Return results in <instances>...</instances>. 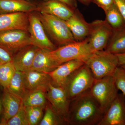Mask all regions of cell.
Segmentation results:
<instances>
[{
  "label": "cell",
  "instance_id": "cell-38",
  "mask_svg": "<svg viewBox=\"0 0 125 125\" xmlns=\"http://www.w3.org/2000/svg\"><path fill=\"white\" fill-rule=\"evenodd\" d=\"M43 0V1H47V0Z\"/></svg>",
  "mask_w": 125,
  "mask_h": 125
},
{
  "label": "cell",
  "instance_id": "cell-35",
  "mask_svg": "<svg viewBox=\"0 0 125 125\" xmlns=\"http://www.w3.org/2000/svg\"><path fill=\"white\" fill-rule=\"evenodd\" d=\"M78 1L87 6H88L91 2V0H78Z\"/></svg>",
  "mask_w": 125,
  "mask_h": 125
},
{
  "label": "cell",
  "instance_id": "cell-30",
  "mask_svg": "<svg viewBox=\"0 0 125 125\" xmlns=\"http://www.w3.org/2000/svg\"><path fill=\"white\" fill-rule=\"evenodd\" d=\"M13 56L10 52L0 47V65L12 62Z\"/></svg>",
  "mask_w": 125,
  "mask_h": 125
},
{
  "label": "cell",
  "instance_id": "cell-22",
  "mask_svg": "<svg viewBox=\"0 0 125 125\" xmlns=\"http://www.w3.org/2000/svg\"><path fill=\"white\" fill-rule=\"evenodd\" d=\"M120 31L113 32L104 50L115 54L125 52V31Z\"/></svg>",
  "mask_w": 125,
  "mask_h": 125
},
{
  "label": "cell",
  "instance_id": "cell-34",
  "mask_svg": "<svg viewBox=\"0 0 125 125\" xmlns=\"http://www.w3.org/2000/svg\"><path fill=\"white\" fill-rule=\"evenodd\" d=\"M115 55L118 58L119 66L125 64V52L116 54Z\"/></svg>",
  "mask_w": 125,
  "mask_h": 125
},
{
  "label": "cell",
  "instance_id": "cell-33",
  "mask_svg": "<svg viewBox=\"0 0 125 125\" xmlns=\"http://www.w3.org/2000/svg\"><path fill=\"white\" fill-rule=\"evenodd\" d=\"M69 6L72 9L75 10L77 9L78 0H58Z\"/></svg>",
  "mask_w": 125,
  "mask_h": 125
},
{
  "label": "cell",
  "instance_id": "cell-21",
  "mask_svg": "<svg viewBox=\"0 0 125 125\" xmlns=\"http://www.w3.org/2000/svg\"><path fill=\"white\" fill-rule=\"evenodd\" d=\"M46 91L45 90L42 89L29 90L22 98L24 106L45 108L47 106Z\"/></svg>",
  "mask_w": 125,
  "mask_h": 125
},
{
  "label": "cell",
  "instance_id": "cell-9",
  "mask_svg": "<svg viewBox=\"0 0 125 125\" xmlns=\"http://www.w3.org/2000/svg\"><path fill=\"white\" fill-rule=\"evenodd\" d=\"M33 45L28 31L12 29L0 31V47L12 55L23 47Z\"/></svg>",
  "mask_w": 125,
  "mask_h": 125
},
{
  "label": "cell",
  "instance_id": "cell-29",
  "mask_svg": "<svg viewBox=\"0 0 125 125\" xmlns=\"http://www.w3.org/2000/svg\"><path fill=\"white\" fill-rule=\"evenodd\" d=\"M113 76L117 89L121 91L125 95V71L122 67L118 66Z\"/></svg>",
  "mask_w": 125,
  "mask_h": 125
},
{
  "label": "cell",
  "instance_id": "cell-36",
  "mask_svg": "<svg viewBox=\"0 0 125 125\" xmlns=\"http://www.w3.org/2000/svg\"><path fill=\"white\" fill-rule=\"evenodd\" d=\"M2 108L3 107H2V102L0 100V114L2 111Z\"/></svg>",
  "mask_w": 125,
  "mask_h": 125
},
{
  "label": "cell",
  "instance_id": "cell-1",
  "mask_svg": "<svg viewBox=\"0 0 125 125\" xmlns=\"http://www.w3.org/2000/svg\"><path fill=\"white\" fill-rule=\"evenodd\" d=\"M89 90L70 101L68 125H98L102 120L104 112Z\"/></svg>",
  "mask_w": 125,
  "mask_h": 125
},
{
  "label": "cell",
  "instance_id": "cell-6",
  "mask_svg": "<svg viewBox=\"0 0 125 125\" xmlns=\"http://www.w3.org/2000/svg\"><path fill=\"white\" fill-rule=\"evenodd\" d=\"M113 75L94 79L89 92L104 113L118 94Z\"/></svg>",
  "mask_w": 125,
  "mask_h": 125
},
{
  "label": "cell",
  "instance_id": "cell-20",
  "mask_svg": "<svg viewBox=\"0 0 125 125\" xmlns=\"http://www.w3.org/2000/svg\"><path fill=\"white\" fill-rule=\"evenodd\" d=\"M49 51L39 48L30 70L48 73L55 70L57 67L49 57Z\"/></svg>",
  "mask_w": 125,
  "mask_h": 125
},
{
  "label": "cell",
  "instance_id": "cell-2",
  "mask_svg": "<svg viewBox=\"0 0 125 125\" xmlns=\"http://www.w3.org/2000/svg\"><path fill=\"white\" fill-rule=\"evenodd\" d=\"M37 13L47 35L57 47L76 41L65 21L48 14Z\"/></svg>",
  "mask_w": 125,
  "mask_h": 125
},
{
  "label": "cell",
  "instance_id": "cell-26",
  "mask_svg": "<svg viewBox=\"0 0 125 125\" xmlns=\"http://www.w3.org/2000/svg\"><path fill=\"white\" fill-rule=\"evenodd\" d=\"M65 125L64 123L56 114L51 105H48L43 116L39 123L40 125Z\"/></svg>",
  "mask_w": 125,
  "mask_h": 125
},
{
  "label": "cell",
  "instance_id": "cell-28",
  "mask_svg": "<svg viewBox=\"0 0 125 125\" xmlns=\"http://www.w3.org/2000/svg\"><path fill=\"white\" fill-rule=\"evenodd\" d=\"M5 125H29L25 108L23 103L17 113L10 118Z\"/></svg>",
  "mask_w": 125,
  "mask_h": 125
},
{
  "label": "cell",
  "instance_id": "cell-14",
  "mask_svg": "<svg viewBox=\"0 0 125 125\" xmlns=\"http://www.w3.org/2000/svg\"><path fill=\"white\" fill-rule=\"evenodd\" d=\"M84 64L85 62L82 60L70 61L60 65L52 71L46 73L51 77L52 83L62 87L68 77Z\"/></svg>",
  "mask_w": 125,
  "mask_h": 125
},
{
  "label": "cell",
  "instance_id": "cell-24",
  "mask_svg": "<svg viewBox=\"0 0 125 125\" xmlns=\"http://www.w3.org/2000/svg\"><path fill=\"white\" fill-rule=\"evenodd\" d=\"M104 11L106 16L105 20L113 31L120 29L123 27L125 20L115 3Z\"/></svg>",
  "mask_w": 125,
  "mask_h": 125
},
{
  "label": "cell",
  "instance_id": "cell-3",
  "mask_svg": "<svg viewBox=\"0 0 125 125\" xmlns=\"http://www.w3.org/2000/svg\"><path fill=\"white\" fill-rule=\"evenodd\" d=\"M93 53L88 38L81 42H75L57 47L49 51L50 58L57 67L69 61L80 60L84 62Z\"/></svg>",
  "mask_w": 125,
  "mask_h": 125
},
{
  "label": "cell",
  "instance_id": "cell-18",
  "mask_svg": "<svg viewBox=\"0 0 125 125\" xmlns=\"http://www.w3.org/2000/svg\"><path fill=\"white\" fill-rule=\"evenodd\" d=\"M23 73L25 86L28 91L38 89L46 90L52 81L48 74L45 72L30 70Z\"/></svg>",
  "mask_w": 125,
  "mask_h": 125
},
{
  "label": "cell",
  "instance_id": "cell-32",
  "mask_svg": "<svg viewBox=\"0 0 125 125\" xmlns=\"http://www.w3.org/2000/svg\"><path fill=\"white\" fill-rule=\"evenodd\" d=\"M125 22V0H113Z\"/></svg>",
  "mask_w": 125,
  "mask_h": 125
},
{
  "label": "cell",
  "instance_id": "cell-17",
  "mask_svg": "<svg viewBox=\"0 0 125 125\" xmlns=\"http://www.w3.org/2000/svg\"><path fill=\"white\" fill-rule=\"evenodd\" d=\"M2 99L4 113L0 125H5L6 122L14 116L20 109L22 104V99L4 89Z\"/></svg>",
  "mask_w": 125,
  "mask_h": 125
},
{
  "label": "cell",
  "instance_id": "cell-5",
  "mask_svg": "<svg viewBox=\"0 0 125 125\" xmlns=\"http://www.w3.org/2000/svg\"><path fill=\"white\" fill-rule=\"evenodd\" d=\"M94 80L91 71L85 63L68 77L62 87L71 101L89 91Z\"/></svg>",
  "mask_w": 125,
  "mask_h": 125
},
{
  "label": "cell",
  "instance_id": "cell-12",
  "mask_svg": "<svg viewBox=\"0 0 125 125\" xmlns=\"http://www.w3.org/2000/svg\"><path fill=\"white\" fill-rule=\"evenodd\" d=\"M36 4L38 12L54 16L65 21L73 15L75 10L58 0H42Z\"/></svg>",
  "mask_w": 125,
  "mask_h": 125
},
{
  "label": "cell",
  "instance_id": "cell-37",
  "mask_svg": "<svg viewBox=\"0 0 125 125\" xmlns=\"http://www.w3.org/2000/svg\"><path fill=\"white\" fill-rule=\"evenodd\" d=\"M120 66L121 67H122V68H123V69L124 70V71H125V64L121 65Z\"/></svg>",
  "mask_w": 125,
  "mask_h": 125
},
{
  "label": "cell",
  "instance_id": "cell-23",
  "mask_svg": "<svg viewBox=\"0 0 125 125\" xmlns=\"http://www.w3.org/2000/svg\"><path fill=\"white\" fill-rule=\"evenodd\" d=\"M5 89L22 99L28 91L25 86L22 72L16 70L10 83Z\"/></svg>",
  "mask_w": 125,
  "mask_h": 125
},
{
  "label": "cell",
  "instance_id": "cell-15",
  "mask_svg": "<svg viewBox=\"0 0 125 125\" xmlns=\"http://www.w3.org/2000/svg\"><path fill=\"white\" fill-rule=\"evenodd\" d=\"M28 13L19 12L0 15V31L20 29L28 31Z\"/></svg>",
  "mask_w": 125,
  "mask_h": 125
},
{
  "label": "cell",
  "instance_id": "cell-19",
  "mask_svg": "<svg viewBox=\"0 0 125 125\" xmlns=\"http://www.w3.org/2000/svg\"><path fill=\"white\" fill-rule=\"evenodd\" d=\"M36 11H38L36 4L27 0H0V15Z\"/></svg>",
  "mask_w": 125,
  "mask_h": 125
},
{
  "label": "cell",
  "instance_id": "cell-7",
  "mask_svg": "<svg viewBox=\"0 0 125 125\" xmlns=\"http://www.w3.org/2000/svg\"><path fill=\"white\" fill-rule=\"evenodd\" d=\"M47 99L54 111L65 124H68L70 100L63 87L51 81L46 90Z\"/></svg>",
  "mask_w": 125,
  "mask_h": 125
},
{
  "label": "cell",
  "instance_id": "cell-27",
  "mask_svg": "<svg viewBox=\"0 0 125 125\" xmlns=\"http://www.w3.org/2000/svg\"><path fill=\"white\" fill-rule=\"evenodd\" d=\"M24 107L29 125H38L42 118L44 108L37 107Z\"/></svg>",
  "mask_w": 125,
  "mask_h": 125
},
{
  "label": "cell",
  "instance_id": "cell-4",
  "mask_svg": "<svg viewBox=\"0 0 125 125\" xmlns=\"http://www.w3.org/2000/svg\"><path fill=\"white\" fill-rule=\"evenodd\" d=\"M85 63L91 71L94 79L113 75L119 66L116 55L105 50L93 52Z\"/></svg>",
  "mask_w": 125,
  "mask_h": 125
},
{
  "label": "cell",
  "instance_id": "cell-11",
  "mask_svg": "<svg viewBox=\"0 0 125 125\" xmlns=\"http://www.w3.org/2000/svg\"><path fill=\"white\" fill-rule=\"evenodd\" d=\"M98 125H125V95L118 94Z\"/></svg>",
  "mask_w": 125,
  "mask_h": 125
},
{
  "label": "cell",
  "instance_id": "cell-16",
  "mask_svg": "<svg viewBox=\"0 0 125 125\" xmlns=\"http://www.w3.org/2000/svg\"><path fill=\"white\" fill-rule=\"evenodd\" d=\"M39 48L33 45H27L14 53L12 62L16 70L23 72L29 70Z\"/></svg>",
  "mask_w": 125,
  "mask_h": 125
},
{
  "label": "cell",
  "instance_id": "cell-25",
  "mask_svg": "<svg viewBox=\"0 0 125 125\" xmlns=\"http://www.w3.org/2000/svg\"><path fill=\"white\" fill-rule=\"evenodd\" d=\"M16 69L12 62L0 65V85L6 89L15 73Z\"/></svg>",
  "mask_w": 125,
  "mask_h": 125
},
{
  "label": "cell",
  "instance_id": "cell-31",
  "mask_svg": "<svg viewBox=\"0 0 125 125\" xmlns=\"http://www.w3.org/2000/svg\"><path fill=\"white\" fill-rule=\"evenodd\" d=\"M91 2L97 5L104 11L115 4L113 0H91Z\"/></svg>",
  "mask_w": 125,
  "mask_h": 125
},
{
  "label": "cell",
  "instance_id": "cell-13",
  "mask_svg": "<svg viewBox=\"0 0 125 125\" xmlns=\"http://www.w3.org/2000/svg\"><path fill=\"white\" fill-rule=\"evenodd\" d=\"M66 22L76 42L83 41L88 38L90 30V23L85 21L78 8Z\"/></svg>",
  "mask_w": 125,
  "mask_h": 125
},
{
  "label": "cell",
  "instance_id": "cell-8",
  "mask_svg": "<svg viewBox=\"0 0 125 125\" xmlns=\"http://www.w3.org/2000/svg\"><path fill=\"white\" fill-rule=\"evenodd\" d=\"M113 32L105 20H97L90 23V30L87 38L93 53L105 50Z\"/></svg>",
  "mask_w": 125,
  "mask_h": 125
},
{
  "label": "cell",
  "instance_id": "cell-10",
  "mask_svg": "<svg viewBox=\"0 0 125 125\" xmlns=\"http://www.w3.org/2000/svg\"><path fill=\"white\" fill-rule=\"evenodd\" d=\"M29 21L28 32L34 45L47 51L57 47L50 40L38 14L37 11L28 13Z\"/></svg>",
  "mask_w": 125,
  "mask_h": 125
}]
</instances>
